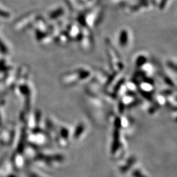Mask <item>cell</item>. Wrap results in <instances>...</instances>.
Returning a JSON list of instances; mask_svg holds the SVG:
<instances>
[{"label": "cell", "instance_id": "obj_1", "mask_svg": "<svg viewBox=\"0 0 177 177\" xmlns=\"http://www.w3.org/2000/svg\"><path fill=\"white\" fill-rule=\"evenodd\" d=\"M0 52L3 55H7L8 53V49L5 43H3L2 39L0 38Z\"/></svg>", "mask_w": 177, "mask_h": 177}, {"label": "cell", "instance_id": "obj_2", "mask_svg": "<svg viewBox=\"0 0 177 177\" xmlns=\"http://www.w3.org/2000/svg\"><path fill=\"white\" fill-rule=\"evenodd\" d=\"M0 17L3 18H8L10 17V13L5 11V10L0 9Z\"/></svg>", "mask_w": 177, "mask_h": 177}]
</instances>
